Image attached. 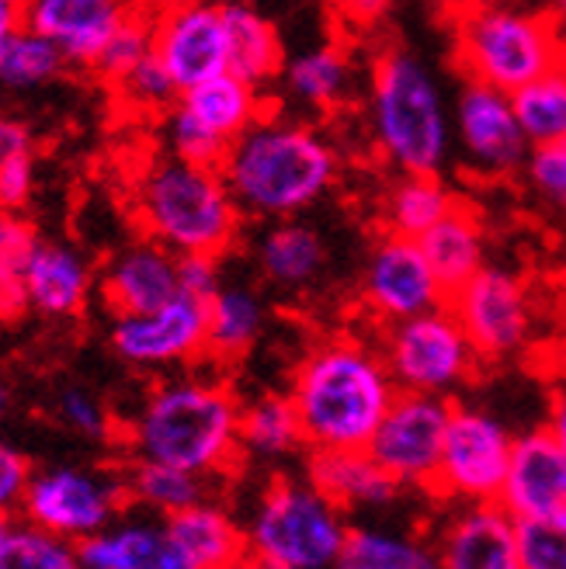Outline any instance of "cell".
<instances>
[{
  "mask_svg": "<svg viewBox=\"0 0 566 569\" xmlns=\"http://www.w3.org/2000/svg\"><path fill=\"white\" fill-rule=\"evenodd\" d=\"M222 178L247 219H299L341 181V153L334 139L292 116L265 111L226 150Z\"/></svg>",
  "mask_w": 566,
  "mask_h": 569,
  "instance_id": "6da1fadb",
  "label": "cell"
},
{
  "mask_svg": "<svg viewBox=\"0 0 566 569\" xmlns=\"http://www.w3.org/2000/svg\"><path fill=\"white\" fill-rule=\"evenodd\" d=\"M289 396L306 448H369L400 386L379 345L358 333H327L296 361Z\"/></svg>",
  "mask_w": 566,
  "mask_h": 569,
  "instance_id": "7a4b0ae2",
  "label": "cell"
},
{
  "mask_svg": "<svg viewBox=\"0 0 566 569\" xmlns=\"http://www.w3.org/2000/svg\"><path fill=\"white\" fill-rule=\"evenodd\" d=\"M240 413L234 386L219 376H171L150 386L126 423L132 459L167 462L198 476H222L240 459Z\"/></svg>",
  "mask_w": 566,
  "mask_h": 569,
  "instance_id": "3957f363",
  "label": "cell"
},
{
  "mask_svg": "<svg viewBox=\"0 0 566 569\" xmlns=\"http://www.w3.org/2000/svg\"><path fill=\"white\" fill-rule=\"evenodd\" d=\"M369 126L396 174H441L456 142L441 80L404 46L376 52L369 70Z\"/></svg>",
  "mask_w": 566,
  "mask_h": 569,
  "instance_id": "277c9868",
  "label": "cell"
},
{
  "mask_svg": "<svg viewBox=\"0 0 566 569\" xmlns=\"http://www.w3.org/2000/svg\"><path fill=\"white\" fill-rule=\"evenodd\" d=\"M132 212L143 237L175 253L222 258L240 240L244 212L222 170L181 157H160L136 178Z\"/></svg>",
  "mask_w": 566,
  "mask_h": 569,
  "instance_id": "5b68a950",
  "label": "cell"
},
{
  "mask_svg": "<svg viewBox=\"0 0 566 569\" xmlns=\"http://www.w3.org/2000/svg\"><path fill=\"white\" fill-rule=\"evenodd\" d=\"M451 42L463 80L490 83L507 94L566 60L553 14L507 0H463L451 11Z\"/></svg>",
  "mask_w": 566,
  "mask_h": 569,
  "instance_id": "8992f818",
  "label": "cell"
},
{
  "mask_svg": "<svg viewBox=\"0 0 566 569\" xmlns=\"http://www.w3.org/2000/svg\"><path fill=\"white\" fill-rule=\"evenodd\" d=\"M247 569H337L351 521L309 476H275L250 510Z\"/></svg>",
  "mask_w": 566,
  "mask_h": 569,
  "instance_id": "52a82bcc",
  "label": "cell"
},
{
  "mask_svg": "<svg viewBox=\"0 0 566 569\" xmlns=\"http://www.w3.org/2000/svg\"><path fill=\"white\" fill-rule=\"evenodd\" d=\"M379 348L396 386L404 392H431L448 396V400L484 365L448 302L417 312V317L386 323Z\"/></svg>",
  "mask_w": 566,
  "mask_h": 569,
  "instance_id": "ba28073f",
  "label": "cell"
},
{
  "mask_svg": "<svg viewBox=\"0 0 566 569\" xmlns=\"http://www.w3.org/2000/svg\"><path fill=\"white\" fill-rule=\"evenodd\" d=\"M129 510L122 469H88V466H52L39 469L28 482L21 518L70 542L98 535Z\"/></svg>",
  "mask_w": 566,
  "mask_h": 569,
  "instance_id": "9c48e42d",
  "label": "cell"
},
{
  "mask_svg": "<svg viewBox=\"0 0 566 569\" xmlns=\"http://www.w3.org/2000/svg\"><path fill=\"white\" fill-rule=\"evenodd\" d=\"M448 309L487 365L525 355L535 340V299L528 281L512 268H479L456 292H448Z\"/></svg>",
  "mask_w": 566,
  "mask_h": 569,
  "instance_id": "30bf717a",
  "label": "cell"
},
{
  "mask_svg": "<svg viewBox=\"0 0 566 569\" xmlns=\"http://www.w3.org/2000/svg\"><path fill=\"white\" fill-rule=\"evenodd\" d=\"M515 435L500 417L473 403H451L435 497L448 503L500 500L507 466H512Z\"/></svg>",
  "mask_w": 566,
  "mask_h": 569,
  "instance_id": "8fae6325",
  "label": "cell"
},
{
  "mask_svg": "<svg viewBox=\"0 0 566 569\" xmlns=\"http://www.w3.org/2000/svg\"><path fill=\"white\" fill-rule=\"evenodd\" d=\"M451 417L448 396L404 392L393 400L369 441L373 459L400 482L404 490H435L445 431Z\"/></svg>",
  "mask_w": 566,
  "mask_h": 569,
  "instance_id": "7c38bea8",
  "label": "cell"
},
{
  "mask_svg": "<svg viewBox=\"0 0 566 569\" xmlns=\"http://www.w3.org/2000/svg\"><path fill=\"white\" fill-rule=\"evenodd\" d=\"M209 302L195 296H175L150 312H122L111 317L108 345L129 368L139 372H167L206 358Z\"/></svg>",
  "mask_w": 566,
  "mask_h": 569,
  "instance_id": "4fadbf2b",
  "label": "cell"
},
{
  "mask_svg": "<svg viewBox=\"0 0 566 569\" xmlns=\"http://www.w3.org/2000/svg\"><path fill=\"white\" fill-rule=\"evenodd\" d=\"M361 306L379 320V327L417 317L448 302L445 284L438 281L428 253L417 240L383 230L365 253L358 278Z\"/></svg>",
  "mask_w": 566,
  "mask_h": 569,
  "instance_id": "5bb4252c",
  "label": "cell"
},
{
  "mask_svg": "<svg viewBox=\"0 0 566 569\" xmlns=\"http://www.w3.org/2000/svg\"><path fill=\"white\" fill-rule=\"evenodd\" d=\"M451 129L466 167L479 178L522 174L532 142L518 122L515 98L479 80H463L451 108Z\"/></svg>",
  "mask_w": 566,
  "mask_h": 569,
  "instance_id": "9a60e30c",
  "label": "cell"
},
{
  "mask_svg": "<svg viewBox=\"0 0 566 569\" xmlns=\"http://www.w3.org/2000/svg\"><path fill=\"white\" fill-rule=\"evenodd\" d=\"M153 52L171 70L178 88L188 91L216 73L230 70L226 14L206 0H181L178 8L153 14Z\"/></svg>",
  "mask_w": 566,
  "mask_h": 569,
  "instance_id": "2e32d148",
  "label": "cell"
},
{
  "mask_svg": "<svg viewBox=\"0 0 566 569\" xmlns=\"http://www.w3.org/2000/svg\"><path fill=\"white\" fill-rule=\"evenodd\" d=\"M431 542L441 569H522L518 518L500 500L456 503Z\"/></svg>",
  "mask_w": 566,
  "mask_h": 569,
  "instance_id": "e0dca14e",
  "label": "cell"
},
{
  "mask_svg": "<svg viewBox=\"0 0 566 569\" xmlns=\"http://www.w3.org/2000/svg\"><path fill=\"white\" fill-rule=\"evenodd\" d=\"M178 261H181V253L157 243L153 237L132 240L119 253H111V261L105 264L98 278V292L105 306L111 309V317H122V312H150V309H160L163 302H171L175 296H181Z\"/></svg>",
  "mask_w": 566,
  "mask_h": 569,
  "instance_id": "ac0fdd59",
  "label": "cell"
},
{
  "mask_svg": "<svg viewBox=\"0 0 566 569\" xmlns=\"http://www.w3.org/2000/svg\"><path fill=\"white\" fill-rule=\"evenodd\" d=\"M136 8V0H28L24 24L49 36L73 67L91 70L101 46Z\"/></svg>",
  "mask_w": 566,
  "mask_h": 569,
  "instance_id": "d6986e66",
  "label": "cell"
},
{
  "mask_svg": "<svg viewBox=\"0 0 566 569\" xmlns=\"http://www.w3.org/2000/svg\"><path fill=\"white\" fill-rule=\"evenodd\" d=\"M500 503L515 518L553 515V510L566 507V455L556 435L549 431V423L515 435Z\"/></svg>",
  "mask_w": 566,
  "mask_h": 569,
  "instance_id": "ffe728a7",
  "label": "cell"
},
{
  "mask_svg": "<svg viewBox=\"0 0 566 569\" xmlns=\"http://www.w3.org/2000/svg\"><path fill=\"white\" fill-rule=\"evenodd\" d=\"M83 569H195L167 531L163 518L122 515L80 542Z\"/></svg>",
  "mask_w": 566,
  "mask_h": 569,
  "instance_id": "44dd1931",
  "label": "cell"
},
{
  "mask_svg": "<svg viewBox=\"0 0 566 569\" xmlns=\"http://www.w3.org/2000/svg\"><path fill=\"white\" fill-rule=\"evenodd\" d=\"M306 476L348 515H355V510H383L404 490L373 459L369 448H309Z\"/></svg>",
  "mask_w": 566,
  "mask_h": 569,
  "instance_id": "7402d4cb",
  "label": "cell"
},
{
  "mask_svg": "<svg viewBox=\"0 0 566 569\" xmlns=\"http://www.w3.org/2000/svg\"><path fill=\"white\" fill-rule=\"evenodd\" d=\"M24 284H28V306L46 320H73L91 302L95 292V271L83 261V253L42 240L32 258L24 261Z\"/></svg>",
  "mask_w": 566,
  "mask_h": 569,
  "instance_id": "603a6c76",
  "label": "cell"
},
{
  "mask_svg": "<svg viewBox=\"0 0 566 569\" xmlns=\"http://www.w3.org/2000/svg\"><path fill=\"white\" fill-rule=\"evenodd\" d=\"M163 525L195 569H247V528L219 500H198Z\"/></svg>",
  "mask_w": 566,
  "mask_h": 569,
  "instance_id": "cb8c5ba5",
  "label": "cell"
},
{
  "mask_svg": "<svg viewBox=\"0 0 566 569\" xmlns=\"http://www.w3.org/2000/svg\"><path fill=\"white\" fill-rule=\"evenodd\" d=\"M261 278L278 292H302L327 268V240L302 219L271 222L254 247Z\"/></svg>",
  "mask_w": 566,
  "mask_h": 569,
  "instance_id": "d4e9b609",
  "label": "cell"
},
{
  "mask_svg": "<svg viewBox=\"0 0 566 569\" xmlns=\"http://www.w3.org/2000/svg\"><path fill=\"white\" fill-rule=\"evenodd\" d=\"M278 80H281V91L296 104L309 111H334L351 94L355 63L345 46L320 42V46L292 52Z\"/></svg>",
  "mask_w": 566,
  "mask_h": 569,
  "instance_id": "484cf974",
  "label": "cell"
},
{
  "mask_svg": "<svg viewBox=\"0 0 566 569\" xmlns=\"http://www.w3.org/2000/svg\"><path fill=\"white\" fill-rule=\"evenodd\" d=\"M420 250L445 284V292H456L479 268H487V226L473 206L459 202L438 226H431L420 240Z\"/></svg>",
  "mask_w": 566,
  "mask_h": 569,
  "instance_id": "4316f807",
  "label": "cell"
},
{
  "mask_svg": "<svg viewBox=\"0 0 566 569\" xmlns=\"http://www.w3.org/2000/svg\"><path fill=\"white\" fill-rule=\"evenodd\" d=\"M226 14V39H230V73L268 88L286 70V42H281L278 24L261 11L247 4V0H234L222 8Z\"/></svg>",
  "mask_w": 566,
  "mask_h": 569,
  "instance_id": "83f0119b",
  "label": "cell"
},
{
  "mask_svg": "<svg viewBox=\"0 0 566 569\" xmlns=\"http://www.w3.org/2000/svg\"><path fill=\"white\" fill-rule=\"evenodd\" d=\"M268 327V302L250 284H222L209 299L206 358L216 365H234L254 351Z\"/></svg>",
  "mask_w": 566,
  "mask_h": 569,
  "instance_id": "f1b7e54d",
  "label": "cell"
},
{
  "mask_svg": "<svg viewBox=\"0 0 566 569\" xmlns=\"http://www.w3.org/2000/svg\"><path fill=\"white\" fill-rule=\"evenodd\" d=\"M178 104L188 108L202 126L219 132L226 142H234L265 116V88L226 70L181 91Z\"/></svg>",
  "mask_w": 566,
  "mask_h": 569,
  "instance_id": "f546056e",
  "label": "cell"
},
{
  "mask_svg": "<svg viewBox=\"0 0 566 569\" xmlns=\"http://www.w3.org/2000/svg\"><path fill=\"white\" fill-rule=\"evenodd\" d=\"M459 202L441 174H400L383 194V230L420 240Z\"/></svg>",
  "mask_w": 566,
  "mask_h": 569,
  "instance_id": "4dcf8cb0",
  "label": "cell"
},
{
  "mask_svg": "<svg viewBox=\"0 0 566 569\" xmlns=\"http://www.w3.org/2000/svg\"><path fill=\"white\" fill-rule=\"evenodd\" d=\"M129 507L147 510L153 518H171L178 510L206 500L209 497V476H198L167 462H150V459H129L122 469Z\"/></svg>",
  "mask_w": 566,
  "mask_h": 569,
  "instance_id": "1f68e13d",
  "label": "cell"
},
{
  "mask_svg": "<svg viewBox=\"0 0 566 569\" xmlns=\"http://www.w3.org/2000/svg\"><path fill=\"white\" fill-rule=\"evenodd\" d=\"M240 448L250 459H289L306 448L302 420L289 392H265L258 400L244 403L240 413Z\"/></svg>",
  "mask_w": 566,
  "mask_h": 569,
  "instance_id": "d6a6232c",
  "label": "cell"
},
{
  "mask_svg": "<svg viewBox=\"0 0 566 569\" xmlns=\"http://www.w3.org/2000/svg\"><path fill=\"white\" fill-rule=\"evenodd\" d=\"M337 569H441V559L431 538L373 525H351L348 546Z\"/></svg>",
  "mask_w": 566,
  "mask_h": 569,
  "instance_id": "836d02e7",
  "label": "cell"
},
{
  "mask_svg": "<svg viewBox=\"0 0 566 569\" xmlns=\"http://www.w3.org/2000/svg\"><path fill=\"white\" fill-rule=\"evenodd\" d=\"M518 122L532 147L539 142H566V60L528 80L515 94Z\"/></svg>",
  "mask_w": 566,
  "mask_h": 569,
  "instance_id": "e575fe53",
  "label": "cell"
},
{
  "mask_svg": "<svg viewBox=\"0 0 566 569\" xmlns=\"http://www.w3.org/2000/svg\"><path fill=\"white\" fill-rule=\"evenodd\" d=\"M67 67H70L67 52L49 36L24 24L11 39V46L4 49V56H0V88L32 91V88H42V83L56 80Z\"/></svg>",
  "mask_w": 566,
  "mask_h": 569,
  "instance_id": "d590c367",
  "label": "cell"
},
{
  "mask_svg": "<svg viewBox=\"0 0 566 569\" xmlns=\"http://www.w3.org/2000/svg\"><path fill=\"white\" fill-rule=\"evenodd\" d=\"M0 569H83L80 546L32 521L11 525L0 542Z\"/></svg>",
  "mask_w": 566,
  "mask_h": 569,
  "instance_id": "8d00e7d4",
  "label": "cell"
},
{
  "mask_svg": "<svg viewBox=\"0 0 566 569\" xmlns=\"http://www.w3.org/2000/svg\"><path fill=\"white\" fill-rule=\"evenodd\" d=\"M153 52V14L143 11V8H136L116 32H111V39L101 46L98 52V60L91 63V73H98L105 83H116L132 70L147 60V56Z\"/></svg>",
  "mask_w": 566,
  "mask_h": 569,
  "instance_id": "74e56055",
  "label": "cell"
},
{
  "mask_svg": "<svg viewBox=\"0 0 566 569\" xmlns=\"http://www.w3.org/2000/svg\"><path fill=\"white\" fill-rule=\"evenodd\" d=\"M116 91L129 108L147 111V116H167V111H171L178 104V98H181L178 80L171 77V70L160 63L157 52H150L139 67H132L116 83Z\"/></svg>",
  "mask_w": 566,
  "mask_h": 569,
  "instance_id": "f35d334b",
  "label": "cell"
},
{
  "mask_svg": "<svg viewBox=\"0 0 566 569\" xmlns=\"http://www.w3.org/2000/svg\"><path fill=\"white\" fill-rule=\"evenodd\" d=\"M163 147H167V153H171V157L219 167L226 150H230V142H226L219 132H212L209 126L198 122L188 108L175 104L163 116Z\"/></svg>",
  "mask_w": 566,
  "mask_h": 569,
  "instance_id": "ab89813d",
  "label": "cell"
},
{
  "mask_svg": "<svg viewBox=\"0 0 566 569\" xmlns=\"http://www.w3.org/2000/svg\"><path fill=\"white\" fill-rule=\"evenodd\" d=\"M518 556L522 569H566V507L518 518Z\"/></svg>",
  "mask_w": 566,
  "mask_h": 569,
  "instance_id": "60d3db41",
  "label": "cell"
},
{
  "mask_svg": "<svg viewBox=\"0 0 566 569\" xmlns=\"http://www.w3.org/2000/svg\"><path fill=\"white\" fill-rule=\"evenodd\" d=\"M525 184L546 209L566 212V142H539L525 157Z\"/></svg>",
  "mask_w": 566,
  "mask_h": 569,
  "instance_id": "b9f144b4",
  "label": "cell"
},
{
  "mask_svg": "<svg viewBox=\"0 0 566 569\" xmlns=\"http://www.w3.org/2000/svg\"><path fill=\"white\" fill-rule=\"evenodd\" d=\"M56 417L80 438H91V441L111 438V417H108L105 403L95 392L80 389V386H67L60 396H56Z\"/></svg>",
  "mask_w": 566,
  "mask_h": 569,
  "instance_id": "7bdbcfd3",
  "label": "cell"
},
{
  "mask_svg": "<svg viewBox=\"0 0 566 569\" xmlns=\"http://www.w3.org/2000/svg\"><path fill=\"white\" fill-rule=\"evenodd\" d=\"M32 476H36L32 462L8 441H0V515H8V518L21 515V503H24Z\"/></svg>",
  "mask_w": 566,
  "mask_h": 569,
  "instance_id": "ee69618b",
  "label": "cell"
},
{
  "mask_svg": "<svg viewBox=\"0 0 566 569\" xmlns=\"http://www.w3.org/2000/svg\"><path fill=\"white\" fill-rule=\"evenodd\" d=\"M39 233L36 226L28 222L21 212H8L0 209V264L11 268H24V261L32 258V250L39 247Z\"/></svg>",
  "mask_w": 566,
  "mask_h": 569,
  "instance_id": "f6af8a7d",
  "label": "cell"
},
{
  "mask_svg": "<svg viewBox=\"0 0 566 569\" xmlns=\"http://www.w3.org/2000/svg\"><path fill=\"white\" fill-rule=\"evenodd\" d=\"M178 278H181V292L202 302H209L222 289L219 258H212V253H181Z\"/></svg>",
  "mask_w": 566,
  "mask_h": 569,
  "instance_id": "bcb514c9",
  "label": "cell"
},
{
  "mask_svg": "<svg viewBox=\"0 0 566 569\" xmlns=\"http://www.w3.org/2000/svg\"><path fill=\"white\" fill-rule=\"evenodd\" d=\"M36 194V157H21L0 167V209L24 212Z\"/></svg>",
  "mask_w": 566,
  "mask_h": 569,
  "instance_id": "7dc6e473",
  "label": "cell"
},
{
  "mask_svg": "<svg viewBox=\"0 0 566 569\" xmlns=\"http://www.w3.org/2000/svg\"><path fill=\"white\" fill-rule=\"evenodd\" d=\"M28 306V284H24V268L0 264V323H14L24 317Z\"/></svg>",
  "mask_w": 566,
  "mask_h": 569,
  "instance_id": "c3c4849f",
  "label": "cell"
},
{
  "mask_svg": "<svg viewBox=\"0 0 566 569\" xmlns=\"http://www.w3.org/2000/svg\"><path fill=\"white\" fill-rule=\"evenodd\" d=\"M21 157H36V132L21 119L0 116V167Z\"/></svg>",
  "mask_w": 566,
  "mask_h": 569,
  "instance_id": "681fc988",
  "label": "cell"
},
{
  "mask_svg": "<svg viewBox=\"0 0 566 569\" xmlns=\"http://www.w3.org/2000/svg\"><path fill=\"white\" fill-rule=\"evenodd\" d=\"M334 11L358 28H373L389 14V0H334Z\"/></svg>",
  "mask_w": 566,
  "mask_h": 569,
  "instance_id": "f907efd6",
  "label": "cell"
},
{
  "mask_svg": "<svg viewBox=\"0 0 566 569\" xmlns=\"http://www.w3.org/2000/svg\"><path fill=\"white\" fill-rule=\"evenodd\" d=\"M24 28V4L18 0H0V56L11 46V39Z\"/></svg>",
  "mask_w": 566,
  "mask_h": 569,
  "instance_id": "816d5d0a",
  "label": "cell"
},
{
  "mask_svg": "<svg viewBox=\"0 0 566 569\" xmlns=\"http://www.w3.org/2000/svg\"><path fill=\"white\" fill-rule=\"evenodd\" d=\"M549 431L556 435L563 455H566V379H559V386L553 389V400H549Z\"/></svg>",
  "mask_w": 566,
  "mask_h": 569,
  "instance_id": "f5cc1de1",
  "label": "cell"
},
{
  "mask_svg": "<svg viewBox=\"0 0 566 569\" xmlns=\"http://www.w3.org/2000/svg\"><path fill=\"white\" fill-rule=\"evenodd\" d=\"M549 14H553V21L559 28V39L566 46V0H549Z\"/></svg>",
  "mask_w": 566,
  "mask_h": 569,
  "instance_id": "db71d44e",
  "label": "cell"
},
{
  "mask_svg": "<svg viewBox=\"0 0 566 569\" xmlns=\"http://www.w3.org/2000/svg\"><path fill=\"white\" fill-rule=\"evenodd\" d=\"M139 8L143 11H150V14H160V11H167V8H178L181 0H136Z\"/></svg>",
  "mask_w": 566,
  "mask_h": 569,
  "instance_id": "11a10c76",
  "label": "cell"
},
{
  "mask_svg": "<svg viewBox=\"0 0 566 569\" xmlns=\"http://www.w3.org/2000/svg\"><path fill=\"white\" fill-rule=\"evenodd\" d=\"M8 407H11V392H8V386L0 382V417L8 413Z\"/></svg>",
  "mask_w": 566,
  "mask_h": 569,
  "instance_id": "9f6ffc18",
  "label": "cell"
},
{
  "mask_svg": "<svg viewBox=\"0 0 566 569\" xmlns=\"http://www.w3.org/2000/svg\"><path fill=\"white\" fill-rule=\"evenodd\" d=\"M559 372L566 379V330H563V340H559Z\"/></svg>",
  "mask_w": 566,
  "mask_h": 569,
  "instance_id": "6f0895ef",
  "label": "cell"
},
{
  "mask_svg": "<svg viewBox=\"0 0 566 569\" xmlns=\"http://www.w3.org/2000/svg\"><path fill=\"white\" fill-rule=\"evenodd\" d=\"M8 528H11V518H8V515H0V542H4Z\"/></svg>",
  "mask_w": 566,
  "mask_h": 569,
  "instance_id": "680465c9",
  "label": "cell"
},
{
  "mask_svg": "<svg viewBox=\"0 0 566 569\" xmlns=\"http://www.w3.org/2000/svg\"><path fill=\"white\" fill-rule=\"evenodd\" d=\"M206 4H219V8H226V4H234V0H206Z\"/></svg>",
  "mask_w": 566,
  "mask_h": 569,
  "instance_id": "91938a15",
  "label": "cell"
},
{
  "mask_svg": "<svg viewBox=\"0 0 566 569\" xmlns=\"http://www.w3.org/2000/svg\"><path fill=\"white\" fill-rule=\"evenodd\" d=\"M18 4H28V0H18Z\"/></svg>",
  "mask_w": 566,
  "mask_h": 569,
  "instance_id": "94428289",
  "label": "cell"
}]
</instances>
